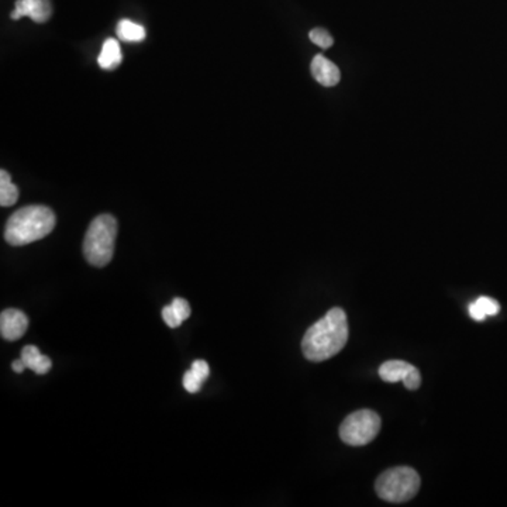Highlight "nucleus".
Masks as SVG:
<instances>
[{"mask_svg": "<svg viewBox=\"0 0 507 507\" xmlns=\"http://www.w3.org/2000/svg\"><path fill=\"white\" fill-rule=\"evenodd\" d=\"M207 378H209V376H206V375H203L202 372L198 371V369L190 368V371L183 375V388L190 392V393H198Z\"/></svg>", "mask_w": 507, "mask_h": 507, "instance_id": "14", "label": "nucleus"}, {"mask_svg": "<svg viewBox=\"0 0 507 507\" xmlns=\"http://www.w3.org/2000/svg\"><path fill=\"white\" fill-rule=\"evenodd\" d=\"M21 359L26 364V368L31 369L37 375H46L50 372L53 362L51 359L43 355L40 350L34 347V345H27L21 350Z\"/></svg>", "mask_w": 507, "mask_h": 507, "instance_id": "10", "label": "nucleus"}, {"mask_svg": "<svg viewBox=\"0 0 507 507\" xmlns=\"http://www.w3.org/2000/svg\"><path fill=\"white\" fill-rule=\"evenodd\" d=\"M116 31L120 40L126 41V43H139L146 38L144 27L134 21H127V19L119 21Z\"/></svg>", "mask_w": 507, "mask_h": 507, "instance_id": "12", "label": "nucleus"}, {"mask_svg": "<svg viewBox=\"0 0 507 507\" xmlns=\"http://www.w3.org/2000/svg\"><path fill=\"white\" fill-rule=\"evenodd\" d=\"M163 318L166 325L171 328L180 327L182 325V320H181L180 316L176 315L175 308L173 305L165 306L163 308Z\"/></svg>", "mask_w": 507, "mask_h": 507, "instance_id": "17", "label": "nucleus"}, {"mask_svg": "<svg viewBox=\"0 0 507 507\" xmlns=\"http://www.w3.org/2000/svg\"><path fill=\"white\" fill-rule=\"evenodd\" d=\"M117 237V222L112 215L93 219L83 240V256L90 266H105L112 261Z\"/></svg>", "mask_w": 507, "mask_h": 507, "instance_id": "3", "label": "nucleus"}, {"mask_svg": "<svg viewBox=\"0 0 507 507\" xmlns=\"http://www.w3.org/2000/svg\"><path fill=\"white\" fill-rule=\"evenodd\" d=\"M53 14L50 0H16L11 17L19 21L21 17H30L36 23H46Z\"/></svg>", "mask_w": 507, "mask_h": 507, "instance_id": "7", "label": "nucleus"}, {"mask_svg": "<svg viewBox=\"0 0 507 507\" xmlns=\"http://www.w3.org/2000/svg\"><path fill=\"white\" fill-rule=\"evenodd\" d=\"M308 38L316 44V46H322V48H330L334 44V38L332 34L328 33L325 29H313L308 33Z\"/></svg>", "mask_w": 507, "mask_h": 507, "instance_id": "15", "label": "nucleus"}, {"mask_svg": "<svg viewBox=\"0 0 507 507\" xmlns=\"http://www.w3.org/2000/svg\"><path fill=\"white\" fill-rule=\"evenodd\" d=\"M122 50H120L119 41L114 38H109L103 44L102 53H100L97 63L102 70L112 71L116 70L122 63Z\"/></svg>", "mask_w": 507, "mask_h": 507, "instance_id": "11", "label": "nucleus"}, {"mask_svg": "<svg viewBox=\"0 0 507 507\" xmlns=\"http://www.w3.org/2000/svg\"><path fill=\"white\" fill-rule=\"evenodd\" d=\"M19 199V190L12 182L11 175L4 169L0 171V205L11 207Z\"/></svg>", "mask_w": 507, "mask_h": 507, "instance_id": "13", "label": "nucleus"}, {"mask_svg": "<svg viewBox=\"0 0 507 507\" xmlns=\"http://www.w3.org/2000/svg\"><path fill=\"white\" fill-rule=\"evenodd\" d=\"M55 215L46 206H24L7 220L4 239L11 246H27L44 239L55 227Z\"/></svg>", "mask_w": 507, "mask_h": 507, "instance_id": "2", "label": "nucleus"}, {"mask_svg": "<svg viewBox=\"0 0 507 507\" xmlns=\"http://www.w3.org/2000/svg\"><path fill=\"white\" fill-rule=\"evenodd\" d=\"M468 310H469V315H471V317L474 318V320H477V322H484L485 318H486V316H485L484 313L481 312V308H477L475 303H471V305H469V308H468Z\"/></svg>", "mask_w": 507, "mask_h": 507, "instance_id": "19", "label": "nucleus"}, {"mask_svg": "<svg viewBox=\"0 0 507 507\" xmlns=\"http://www.w3.org/2000/svg\"><path fill=\"white\" fill-rule=\"evenodd\" d=\"M420 484V477L413 468L396 467L379 475L375 491L384 501L403 503L418 494Z\"/></svg>", "mask_w": 507, "mask_h": 507, "instance_id": "4", "label": "nucleus"}, {"mask_svg": "<svg viewBox=\"0 0 507 507\" xmlns=\"http://www.w3.org/2000/svg\"><path fill=\"white\" fill-rule=\"evenodd\" d=\"M29 328V317L21 310L7 308L0 315V333L7 342H17Z\"/></svg>", "mask_w": 507, "mask_h": 507, "instance_id": "8", "label": "nucleus"}, {"mask_svg": "<svg viewBox=\"0 0 507 507\" xmlns=\"http://www.w3.org/2000/svg\"><path fill=\"white\" fill-rule=\"evenodd\" d=\"M379 376L382 381L403 382L409 391H416L420 388L421 375L418 369L413 365L401 359H392V361L384 362L379 367Z\"/></svg>", "mask_w": 507, "mask_h": 507, "instance_id": "6", "label": "nucleus"}, {"mask_svg": "<svg viewBox=\"0 0 507 507\" xmlns=\"http://www.w3.org/2000/svg\"><path fill=\"white\" fill-rule=\"evenodd\" d=\"M349 342V322L344 310L333 308L306 332L302 350L308 361L330 359L344 349Z\"/></svg>", "mask_w": 507, "mask_h": 507, "instance_id": "1", "label": "nucleus"}, {"mask_svg": "<svg viewBox=\"0 0 507 507\" xmlns=\"http://www.w3.org/2000/svg\"><path fill=\"white\" fill-rule=\"evenodd\" d=\"M475 305L477 308H481V312L484 313L485 316H496L501 310V306L499 303L492 298H486V296H481V298L477 299V302Z\"/></svg>", "mask_w": 507, "mask_h": 507, "instance_id": "16", "label": "nucleus"}, {"mask_svg": "<svg viewBox=\"0 0 507 507\" xmlns=\"http://www.w3.org/2000/svg\"><path fill=\"white\" fill-rule=\"evenodd\" d=\"M381 430V418L378 413L368 409L354 411L345 418L340 427V437L345 444L361 447L375 440Z\"/></svg>", "mask_w": 507, "mask_h": 507, "instance_id": "5", "label": "nucleus"}, {"mask_svg": "<svg viewBox=\"0 0 507 507\" xmlns=\"http://www.w3.org/2000/svg\"><path fill=\"white\" fill-rule=\"evenodd\" d=\"M12 368H13V371L17 372V374H21V372L26 369V364H24L21 359H16V361H13V364H12Z\"/></svg>", "mask_w": 507, "mask_h": 507, "instance_id": "20", "label": "nucleus"}, {"mask_svg": "<svg viewBox=\"0 0 507 507\" xmlns=\"http://www.w3.org/2000/svg\"><path fill=\"white\" fill-rule=\"evenodd\" d=\"M312 73L315 80L323 87H335L340 82V70L332 61L318 54L312 61Z\"/></svg>", "mask_w": 507, "mask_h": 507, "instance_id": "9", "label": "nucleus"}, {"mask_svg": "<svg viewBox=\"0 0 507 507\" xmlns=\"http://www.w3.org/2000/svg\"><path fill=\"white\" fill-rule=\"evenodd\" d=\"M171 305L175 308L176 315L180 316L182 322H185L186 318H190V303L186 302L185 299L175 298Z\"/></svg>", "mask_w": 507, "mask_h": 507, "instance_id": "18", "label": "nucleus"}]
</instances>
